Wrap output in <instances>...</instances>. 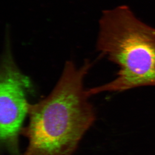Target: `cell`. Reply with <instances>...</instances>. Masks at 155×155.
<instances>
[{
	"label": "cell",
	"instance_id": "3",
	"mask_svg": "<svg viewBox=\"0 0 155 155\" xmlns=\"http://www.w3.org/2000/svg\"><path fill=\"white\" fill-rule=\"evenodd\" d=\"M30 79L17 67L11 50L2 56L0 68V141L11 155H19L18 136L29 105Z\"/></svg>",
	"mask_w": 155,
	"mask_h": 155
},
{
	"label": "cell",
	"instance_id": "1",
	"mask_svg": "<svg viewBox=\"0 0 155 155\" xmlns=\"http://www.w3.org/2000/svg\"><path fill=\"white\" fill-rule=\"evenodd\" d=\"M92 66L88 60L78 68L66 62L62 75L47 97L30 104L27 127L22 133L28 139L30 155H72L96 119L88 101L84 77Z\"/></svg>",
	"mask_w": 155,
	"mask_h": 155
},
{
	"label": "cell",
	"instance_id": "2",
	"mask_svg": "<svg viewBox=\"0 0 155 155\" xmlns=\"http://www.w3.org/2000/svg\"><path fill=\"white\" fill-rule=\"evenodd\" d=\"M99 25L97 49L119 69L114 80L89 90L91 95L155 86V28L124 5L104 11Z\"/></svg>",
	"mask_w": 155,
	"mask_h": 155
}]
</instances>
